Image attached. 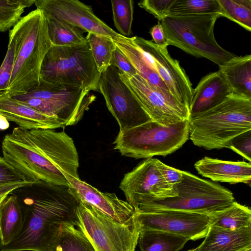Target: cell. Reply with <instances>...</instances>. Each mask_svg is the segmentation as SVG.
<instances>
[{
	"mask_svg": "<svg viewBox=\"0 0 251 251\" xmlns=\"http://www.w3.org/2000/svg\"><path fill=\"white\" fill-rule=\"evenodd\" d=\"M150 33L152 37V41L156 45L161 48H166L168 46L163 27L159 22L151 28Z\"/></svg>",
	"mask_w": 251,
	"mask_h": 251,
	"instance_id": "ab89813d",
	"label": "cell"
},
{
	"mask_svg": "<svg viewBox=\"0 0 251 251\" xmlns=\"http://www.w3.org/2000/svg\"><path fill=\"white\" fill-rule=\"evenodd\" d=\"M119 75L151 120L167 126L189 120V110L185 105L165 95L137 74L129 76L120 72Z\"/></svg>",
	"mask_w": 251,
	"mask_h": 251,
	"instance_id": "7c38bea8",
	"label": "cell"
},
{
	"mask_svg": "<svg viewBox=\"0 0 251 251\" xmlns=\"http://www.w3.org/2000/svg\"><path fill=\"white\" fill-rule=\"evenodd\" d=\"M100 74L111 65V60L116 46L113 40L104 36L88 33L85 37Z\"/></svg>",
	"mask_w": 251,
	"mask_h": 251,
	"instance_id": "f1b7e54d",
	"label": "cell"
},
{
	"mask_svg": "<svg viewBox=\"0 0 251 251\" xmlns=\"http://www.w3.org/2000/svg\"><path fill=\"white\" fill-rule=\"evenodd\" d=\"M23 222V215L18 199L15 195L10 193L0 204L1 246L9 244L19 235Z\"/></svg>",
	"mask_w": 251,
	"mask_h": 251,
	"instance_id": "cb8c5ba5",
	"label": "cell"
},
{
	"mask_svg": "<svg viewBox=\"0 0 251 251\" xmlns=\"http://www.w3.org/2000/svg\"><path fill=\"white\" fill-rule=\"evenodd\" d=\"M187 251H195L194 249H193L189 250H188Z\"/></svg>",
	"mask_w": 251,
	"mask_h": 251,
	"instance_id": "ee69618b",
	"label": "cell"
},
{
	"mask_svg": "<svg viewBox=\"0 0 251 251\" xmlns=\"http://www.w3.org/2000/svg\"><path fill=\"white\" fill-rule=\"evenodd\" d=\"M131 39L171 94L189 109L193 88L178 61L170 56L167 47H160L152 41L137 36L131 37Z\"/></svg>",
	"mask_w": 251,
	"mask_h": 251,
	"instance_id": "5bb4252c",
	"label": "cell"
},
{
	"mask_svg": "<svg viewBox=\"0 0 251 251\" xmlns=\"http://www.w3.org/2000/svg\"><path fill=\"white\" fill-rule=\"evenodd\" d=\"M9 126V121L3 116L0 114V129L5 130Z\"/></svg>",
	"mask_w": 251,
	"mask_h": 251,
	"instance_id": "b9f144b4",
	"label": "cell"
},
{
	"mask_svg": "<svg viewBox=\"0 0 251 251\" xmlns=\"http://www.w3.org/2000/svg\"><path fill=\"white\" fill-rule=\"evenodd\" d=\"M69 189L78 203L89 205L120 223L129 221L134 209L115 193H103L79 178L67 177Z\"/></svg>",
	"mask_w": 251,
	"mask_h": 251,
	"instance_id": "e0dca14e",
	"label": "cell"
},
{
	"mask_svg": "<svg viewBox=\"0 0 251 251\" xmlns=\"http://www.w3.org/2000/svg\"><path fill=\"white\" fill-rule=\"evenodd\" d=\"M157 165L163 178L172 189L183 178L182 171L169 166L157 159Z\"/></svg>",
	"mask_w": 251,
	"mask_h": 251,
	"instance_id": "8d00e7d4",
	"label": "cell"
},
{
	"mask_svg": "<svg viewBox=\"0 0 251 251\" xmlns=\"http://www.w3.org/2000/svg\"><path fill=\"white\" fill-rule=\"evenodd\" d=\"M189 138V120L163 126L151 120L119 132L114 149L122 155L137 159L166 156L180 149Z\"/></svg>",
	"mask_w": 251,
	"mask_h": 251,
	"instance_id": "8992f818",
	"label": "cell"
},
{
	"mask_svg": "<svg viewBox=\"0 0 251 251\" xmlns=\"http://www.w3.org/2000/svg\"><path fill=\"white\" fill-rule=\"evenodd\" d=\"M36 9L46 17L78 27L87 33L107 37L113 40L119 34L94 13L92 7L77 0H34Z\"/></svg>",
	"mask_w": 251,
	"mask_h": 251,
	"instance_id": "2e32d148",
	"label": "cell"
},
{
	"mask_svg": "<svg viewBox=\"0 0 251 251\" xmlns=\"http://www.w3.org/2000/svg\"><path fill=\"white\" fill-rule=\"evenodd\" d=\"M34 0H0V32L13 27L22 18L26 7L34 4Z\"/></svg>",
	"mask_w": 251,
	"mask_h": 251,
	"instance_id": "1f68e13d",
	"label": "cell"
},
{
	"mask_svg": "<svg viewBox=\"0 0 251 251\" xmlns=\"http://www.w3.org/2000/svg\"><path fill=\"white\" fill-rule=\"evenodd\" d=\"M198 173L214 181L251 186V162L225 161L205 156L194 164Z\"/></svg>",
	"mask_w": 251,
	"mask_h": 251,
	"instance_id": "d6986e66",
	"label": "cell"
},
{
	"mask_svg": "<svg viewBox=\"0 0 251 251\" xmlns=\"http://www.w3.org/2000/svg\"><path fill=\"white\" fill-rule=\"evenodd\" d=\"M100 75L87 42L64 46L52 45L43 61L40 80L99 92Z\"/></svg>",
	"mask_w": 251,
	"mask_h": 251,
	"instance_id": "52a82bcc",
	"label": "cell"
},
{
	"mask_svg": "<svg viewBox=\"0 0 251 251\" xmlns=\"http://www.w3.org/2000/svg\"><path fill=\"white\" fill-rule=\"evenodd\" d=\"M111 65L116 67L121 73L129 76L137 74L135 68L130 61L117 47L112 54Z\"/></svg>",
	"mask_w": 251,
	"mask_h": 251,
	"instance_id": "f35d334b",
	"label": "cell"
},
{
	"mask_svg": "<svg viewBox=\"0 0 251 251\" xmlns=\"http://www.w3.org/2000/svg\"><path fill=\"white\" fill-rule=\"evenodd\" d=\"M71 223H63L50 251H96L83 233Z\"/></svg>",
	"mask_w": 251,
	"mask_h": 251,
	"instance_id": "484cf974",
	"label": "cell"
},
{
	"mask_svg": "<svg viewBox=\"0 0 251 251\" xmlns=\"http://www.w3.org/2000/svg\"><path fill=\"white\" fill-rule=\"evenodd\" d=\"M182 181L173 187L176 196L155 200L137 209L145 211L179 210L213 216L235 201L232 192L221 185L188 172L182 171Z\"/></svg>",
	"mask_w": 251,
	"mask_h": 251,
	"instance_id": "5b68a950",
	"label": "cell"
},
{
	"mask_svg": "<svg viewBox=\"0 0 251 251\" xmlns=\"http://www.w3.org/2000/svg\"><path fill=\"white\" fill-rule=\"evenodd\" d=\"M175 0H143L138 5L153 15L158 21L163 20L168 15L169 9Z\"/></svg>",
	"mask_w": 251,
	"mask_h": 251,
	"instance_id": "e575fe53",
	"label": "cell"
},
{
	"mask_svg": "<svg viewBox=\"0 0 251 251\" xmlns=\"http://www.w3.org/2000/svg\"><path fill=\"white\" fill-rule=\"evenodd\" d=\"M218 0H175L171 6L169 15L220 13Z\"/></svg>",
	"mask_w": 251,
	"mask_h": 251,
	"instance_id": "4dcf8cb0",
	"label": "cell"
},
{
	"mask_svg": "<svg viewBox=\"0 0 251 251\" xmlns=\"http://www.w3.org/2000/svg\"><path fill=\"white\" fill-rule=\"evenodd\" d=\"M210 226L230 230L251 226V210L234 201L226 209L212 216Z\"/></svg>",
	"mask_w": 251,
	"mask_h": 251,
	"instance_id": "4316f807",
	"label": "cell"
},
{
	"mask_svg": "<svg viewBox=\"0 0 251 251\" xmlns=\"http://www.w3.org/2000/svg\"><path fill=\"white\" fill-rule=\"evenodd\" d=\"M189 124L195 145L208 150L226 148L234 137L251 130V100L231 93Z\"/></svg>",
	"mask_w": 251,
	"mask_h": 251,
	"instance_id": "3957f363",
	"label": "cell"
},
{
	"mask_svg": "<svg viewBox=\"0 0 251 251\" xmlns=\"http://www.w3.org/2000/svg\"><path fill=\"white\" fill-rule=\"evenodd\" d=\"M249 162L251 161V130L240 134L232 138L226 146Z\"/></svg>",
	"mask_w": 251,
	"mask_h": 251,
	"instance_id": "d590c367",
	"label": "cell"
},
{
	"mask_svg": "<svg viewBox=\"0 0 251 251\" xmlns=\"http://www.w3.org/2000/svg\"><path fill=\"white\" fill-rule=\"evenodd\" d=\"M90 92L75 85L40 80L38 87L14 98L57 119L66 126L79 122L95 100V96Z\"/></svg>",
	"mask_w": 251,
	"mask_h": 251,
	"instance_id": "ba28073f",
	"label": "cell"
},
{
	"mask_svg": "<svg viewBox=\"0 0 251 251\" xmlns=\"http://www.w3.org/2000/svg\"><path fill=\"white\" fill-rule=\"evenodd\" d=\"M9 33L15 43V61L7 90L2 92L15 97L38 86L44 59L52 46L47 19L36 9L22 17Z\"/></svg>",
	"mask_w": 251,
	"mask_h": 251,
	"instance_id": "7a4b0ae2",
	"label": "cell"
},
{
	"mask_svg": "<svg viewBox=\"0 0 251 251\" xmlns=\"http://www.w3.org/2000/svg\"><path fill=\"white\" fill-rule=\"evenodd\" d=\"M15 61V43L9 33V42L4 59L0 67V93L5 92L9 85Z\"/></svg>",
	"mask_w": 251,
	"mask_h": 251,
	"instance_id": "836d02e7",
	"label": "cell"
},
{
	"mask_svg": "<svg viewBox=\"0 0 251 251\" xmlns=\"http://www.w3.org/2000/svg\"><path fill=\"white\" fill-rule=\"evenodd\" d=\"M231 93L219 71L206 75L193 89L189 120L217 105Z\"/></svg>",
	"mask_w": 251,
	"mask_h": 251,
	"instance_id": "ffe728a7",
	"label": "cell"
},
{
	"mask_svg": "<svg viewBox=\"0 0 251 251\" xmlns=\"http://www.w3.org/2000/svg\"><path fill=\"white\" fill-rule=\"evenodd\" d=\"M221 17L251 31V0H218Z\"/></svg>",
	"mask_w": 251,
	"mask_h": 251,
	"instance_id": "f546056e",
	"label": "cell"
},
{
	"mask_svg": "<svg viewBox=\"0 0 251 251\" xmlns=\"http://www.w3.org/2000/svg\"><path fill=\"white\" fill-rule=\"evenodd\" d=\"M47 19L49 35L52 45L64 46L87 42L83 35L85 31L82 29L53 19Z\"/></svg>",
	"mask_w": 251,
	"mask_h": 251,
	"instance_id": "83f0119b",
	"label": "cell"
},
{
	"mask_svg": "<svg viewBox=\"0 0 251 251\" xmlns=\"http://www.w3.org/2000/svg\"><path fill=\"white\" fill-rule=\"evenodd\" d=\"M195 251H251V226L238 229L210 226Z\"/></svg>",
	"mask_w": 251,
	"mask_h": 251,
	"instance_id": "44dd1931",
	"label": "cell"
},
{
	"mask_svg": "<svg viewBox=\"0 0 251 251\" xmlns=\"http://www.w3.org/2000/svg\"><path fill=\"white\" fill-rule=\"evenodd\" d=\"M31 184V183L27 182L0 184V204L9 194L19 188Z\"/></svg>",
	"mask_w": 251,
	"mask_h": 251,
	"instance_id": "60d3db41",
	"label": "cell"
},
{
	"mask_svg": "<svg viewBox=\"0 0 251 251\" xmlns=\"http://www.w3.org/2000/svg\"><path fill=\"white\" fill-rule=\"evenodd\" d=\"M0 114L25 129H54L66 127L57 119L44 114L3 93H0Z\"/></svg>",
	"mask_w": 251,
	"mask_h": 251,
	"instance_id": "ac0fdd59",
	"label": "cell"
},
{
	"mask_svg": "<svg viewBox=\"0 0 251 251\" xmlns=\"http://www.w3.org/2000/svg\"><path fill=\"white\" fill-rule=\"evenodd\" d=\"M232 94L251 100V55L235 56L219 66Z\"/></svg>",
	"mask_w": 251,
	"mask_h": 251,
	"instance_id": "7402d4cb",
	"label": "cell"
},
{
	"mask_svg": "<svg viewBox=\"0 0 251 251\" xmlns=\"http://www.w3.org/2000/svg\"><path fill=\"white\" fill-rule=\"evenodd\" d=\"M27 182H30L25 180L3 157H0V184Z\"/></svg>",
	"mask_w": 251,
	"mask_h": 251,
	"instance_id": "74e56055",
	"label": "cell"
},
{
	"mask_svg": "<svg viewBox=\"0 0 251 251\" xmlns=\"http://www.w3.org/2000/svg\"><path fill=\"white\" fill-rule=\"evenodd\" d=\"M24 222L19 235L0 251H50L63 223L75 226L78 201L67 186L40 181L12 193Z\"/></svg>",
	"mask_w": 251,
	"mask_h": 251,
	"instance_id": "6da1fadb",
	"label": "cell"
},
{
	"mask_svg": "<svg viewBox=\"0 0 251 251\" xmlns=\"http://www.w3.org/2000/svg\"><path fill=\"white\" fill-rule=\"evenodd\" d=\"M188 241L186 237L172 233L142 229L138 244L140 251H178Z\"/></svg>",
	"mask_w": 251,
	"mask_h": 251,
	"instance_id": "d4e9b609",
	"label": "cell"
},
{
	"mask_svg": "<svg viewBox=\"0 0 251 251\" xmlns=\"http://www.w3.org/2000/svg\"><path fill=\"white\" fill-rule=\"evenodd\" d=\"M114 25L119 34L128 37L131 34L134 1L132 0L111 1Z\"/></svg>",
	"mask_w": 251,
	"mask_h": 251,
	"instance_id": "d6a6232c",
	"label": "cell"
},
{
	"mask_svg": "<svg viewBox=\"0 0 251 251\" xmlns=\"http://www.w3.org/2000/svg\"><path fill=\"white\" fill-rule=\"evenodd\" d=\"M134 216L140 228L158 230L195 241L205 237L212 216L179 210L145 211L134 209Z\"/></svg>",
	"mask_w": 251,
	"mask_h": 251,
	"instance_id": "9a60e30c",
	"label": "cell"
},
{
	"mask_svg": "<svg viewBox=\"0 0 251 251\" xmlns=\"http://www.w3.org/2000/svg\"><path fill=\"white\" fill-rule=\"evenodd\" d=\"M119 74L116 67L109 66L100 74L99 89L108 110L122 130L138 126L151 119L121 79Z\"/></svg>",
	"mask_w": 251,
	"mask_h": 251,
	"instance_id": "8fae6325",
	"label": "cell"
},
{
	"mask_svg": "<svg viewBox=\"0 0 251 251\" xmlns=\"http://www.w3.org/2000/svg\"><path fill=\"white\" fill-rule=\"evenodd\" d=\"M221 17L219 13L169 15L159 23L168 46L208 59L220 66L237 56L221 47L216 40L214 25Z\"/></svg>",
	"mask_w": 251,
	"mask_h": 251,
	"instance_id": "277c9868",
	"label": "cell"
},
{
	"mask_svg": "<svg viewBox=\"0 0 251 251\" xmlns=\"http://www.w3.org/2000/svg\"><path fill=\"white\" fill-rule=\"evenodd\" d=\"M113 41L130 61L138 75L165 95L174 97L131 37L121 35Z\"/></svg>",
	"mask_w": 251,
	"mask_h": 251,
	"instance_id": "603a6c76",
	"label": "cell"
},
{
	"mask_svg": "<svg viewBox=\"0 0 251 251\" xmlns=\"http://www.w3.org/2000/svg\"><path fill=\"white\" fill-rule=\"evenodd\" d=\"M75 226L96 251H135L140 226L134 214L125 223L111 219L95 208L79 203Z\"/></svg>",
	"mask_w": 251,
	"mask_h": 251,
	"instance_id": "9c48e42d",
	"label": "cell"
},
{
	"mask_svg": "<svg viewBox=\"0 0 251 251\" xmlns=\"http://www.w3.org/2000/svg\"><path fill=\"white\" fill-rule=\"evenodd\" d=\"M1 148L4 159L27 181L68 187L65 176L45 157L28 129L15 127L4 137Z\"/></svg>",
	"mask_w": 251,
	"mask_h": 251,
	"instance_id": "30bf717a",
	"label": "cell"
},
{
	"mask_svg": "<svg viewBox=\"0 0 251 251\" xmlns=\"http://www.w3.org/2000/svg\"><path fill=\"white\" fill-rule=\"evenodd\" d=\"M1 246V232L0 229V247Z\"/></svg>",
	"mask_w": 251,
	"mask_h": 251,
	"instance_id": "7bdbcfd3",
	"label": "cell"
},
{
	"mask_svg": "<svg viewBox=\"0 0 251 251\" xmlns=\"http://www.w3.org/2000/svg\"><path fill=\"white\" fill-rule=\"evenodd\" d=\"M119 188L134 209L155 200L176 196L163 178L157 165V159H145L132 171L125 174Z\"/></svg>",
	"mask_w": 251,
	"mask_h": 251,
	"instance_id": "4fadbf2b",
	"label": "cell"
}]
</instances>
